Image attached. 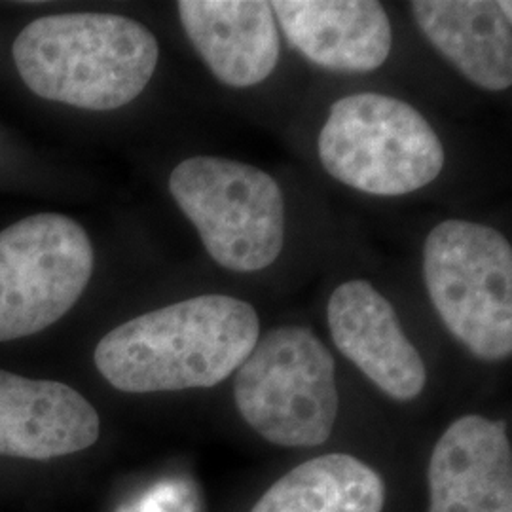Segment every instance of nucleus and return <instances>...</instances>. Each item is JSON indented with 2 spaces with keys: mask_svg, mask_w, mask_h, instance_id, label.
I'll return each instance as SVG.
<instances>
[{
  "mask_svg": "<svg viewBox=\"0 0 512 512\" xmlns=\"http://www.w3.org/2000/svg\"><path fill=\"white\" fill-rule=\"evenodd\" d=\"M258 338L260 321L251 304L205 294L110 330L93 361L112 387L126 393L205 389L236 372Z\"/></svg>",
  "mask_w": 512,
  "mask_h": 512,
  "instance_id": "obj_1",
  "label": "nucleus"
},
{
  "mask_svg": "<svg viewBox=\"0 0 512 512\" xmlns=\"http://www.w3.org/2000/svg\"><path fill=\"white\" fill-rule=\"evenodd\" d=\"M158 55L145 25L95 12L37 19L14 42L19 76L31 92L86 110L120 109L137 99Z\"/></svg>",
  "mask_w": 512,
  "mask_h": 512,
  "instance_id": "obj_2",
  "label": "nucleus"
},
{
  "mask_svg": "<svg viewBox=\"0 0 512 512\" xmlns=\"http://www.w3.org/2000/svg\"><path fill=\"white\" fill-rule=\"evenodd\" d=\"M423 275L446 329L482 361L512 353V249L492 226L450 219L425 239Z\"/></svg>",
  "mask_w": 512,
  "mask_h": 512,
  "instance_id": "obj_3",
  "label": "nucleus"
},
{
  "mask_svg": "<svg viewBox=\"0 0 512 512\" xmlns=\"http://www.w3.org/2000/svg\"><path fill=\"white\" fill-rule=\"evenodd\" d=\"M319 158L346 186L403 196L439 177L444 147L412 105L380 93H357L332 103L319 133Z\"/></svg>",
  "mask_w": 512,
  "mask_h": 512,
  "instance_id": "obj_4",
  "label": "nucleus"
},
{
  "mask_svg": "<svg viewBox=\"0 0 512 512\" xmlns=\"http://www.w3.org/2000/svg\"><path fill=\"white\" fill-rule=\"evenodd\" d=\"M234 399L262 439L287 448L321 446L338 418L334 357L306 327L270 330L239 366Z\"/></svg>",
  "mask_w": 512,
  "mask_h": 512,
  "instance_id": "obj_5",
  "label": "nucleus"
},
{
  "mask_svg": "<svg viewBox=\"0 0 512 512\" xmlns=\"http://www.w3.org/2000/svg\"><path fill=\"white\" fill-rule=\"evenodd\" d=\"M169 192L222 268L249 274L277 260L285 241V203L266 171L196 156L173 169Z\"/></svg>",
  "mask_w": 512,
  "mask_h": 512,
  "instance_id": "obj_6",
  "label": "nucleus"
},
{
  "mask_svg": "<svg viewBox=\"0 0 512 512\" xmlns=\"http://www.w3.org/2000/svg\"><path fill=\"white\" fill-rule=\"evenodd\" d=\"M92 272V241L76 220L44 213L0 232V342L54 325Z\"/></svg>",
  "mask_w": 512,
  "mask_h": 512,
  "instance_id": "obj_7",
  "label": "nucleus"
},
{
  "mask_svg": "<svg viewBox=\"0 0 512 512\" xmlns=\"http://www.w3.org/2000/svg\"><path fill=\"white\" fill-rule=\"evenodd\" d=\"M336 348L395 401H412L427 384L420 351L406 338L389 300L368 281L342 283L327 308Z\"/></svg>",
  "mask_w": 512,
  "mask_h": 512,
  "instance_id": "obj_8",
  "label": "nucleus"
},
{
  "mask_svg": "<svg viewBox=\"0 0 512 512\" xmlns=\"http://www.w3.org/2000/svg\"><path fill=\"white\" fill-rule=\"evenodd\" d=\"M429 512H512V450L507 427L463 416L429 459Z\"/></svg>",
  "mask_w": 512,
  "mask_h": 512,
  "instance_id": "obj_9",
  "label": "nucleus"
},
{
  "mask_svg": "<svg viewBox=\"0 0 512 512\" xmlns=\"http://www.w3.org/2000/svg\"><path fill=\"white\" fill-rule=\"evenodd\" d=\"M99 431L97 410L73 387L0 370V456H71L93 446Z\"/></svg>",
  "mask_w": 512,
  "mask_h": 512,
  "instance_id": "obj_10",
  "label": "nucleus"
},
{
  "mask_svg": "<svg viewBox=\"0 0 512 512\" xmlns=\"http://www.w3.org/2000/svg\"><path fill=\"white\" fill-rule=\"evenodd\" d=\"M285 37L311 63L344 73H370L393 46L384 6L374 0L270 2Z\"/></svg>",
  "mask_w": 512,
  "mask_h": 512,
  "instance_id": "obj_11",
  "label": "nucleus"
},
{
  "mask_svg": "<svg viewBox=\"0 0 512 512\" xmlns=\"http://www.w3.org/2000/svg\"><path fill=\"white\" fill-rule=\"evenodd\" d=\"M184 31L211 73L232 88H251L274 73L279 35L262 0H183Z\"/></svg>",
  "mask_w": 512,
  "mask_h": 512,
  "instance_id": "obj_12",
  "label": "nucleus"
},
{
  "mask_svg": "<svg viewBox=\"0 0 512 512\" xmlns=\"http://www.w3.org/2000/svg\"><path fill=\"white\" fill-rule=\"evenodd\" d=\"M512 4L503 0H416L421 33L476 86L512 84Z\"/></svg>",
  "mask_w": 512,
  "mask_h": 512,
  "instance_id": "obj_13",
  "label": "nucleus"
},
{
  "mask_svg": "<svg viewBox=\"0 0 512 512\" xmlns=\"http://www.w3.org/2000/svg\"><path fill=\"white\" fill-rule=\"evenodd\" d=\"M384 478L349 454L310 459L281 476L251 512H382Z\"/></svg>",
  "mask_w": 512,
  "mask_h": 512,
  "instance_id": "obj_14",
  "label": "nucleus"
}]
</instances>
